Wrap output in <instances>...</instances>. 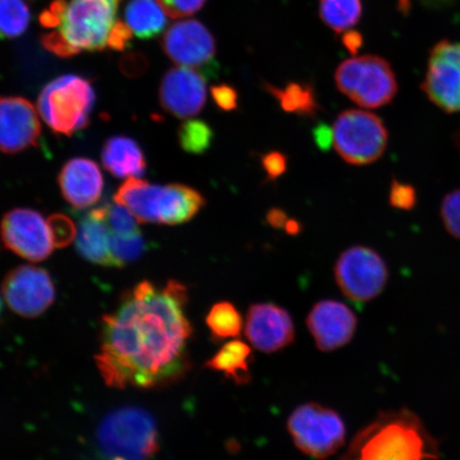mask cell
Wrapping results in <instances>:
<instances>
[{
  "mask_svg": "<svg viewBox=\"0 0 460 460\" xmlns=\"http://www.w3.org/2000/svg\"><path fill=\"white\" fill-rule=\"evenodd\" d=\"M187 288L143 280L111 314L103 316L96 365L112 388H154L177 381L188 367L191 324Z\"/></svg>",
  "mask_w": 460,
  "mask_h": 460,
  "instance_id": "cell-1",
  "label": "cell"
},
{
  "mask_svg": "<svg viewBox=\"0 0 460 460\" xmlns=\"http://www.w3.org/2000/svg\"><path fill=\"white\" fill-rule=\"evenodd\" d=\"M122 0H54L40 15L46 50L60 58L109 49Z\"/></svg>",
  "mask_w": 460,
  "mask_h": 460,
  "instance_id": "cell-2",
  "label": "cell"
},
{
  "mask_svg": "<svg viewBox=\"0 0 460 460\" xmlns=\"http://www.w3.org/2000/svg\"><path fill=\"white\" fill-rule=\"evenodd\" d=\"M438 441L417 413H379L354 437L343 460H439Z\"/></svg>",
  "mask_w": 460,
  "mask_h": 460,
  "instance_id": "cell-3",
  "label": "cell"
},
{
  "mask_svg": "<svg viewBox=\"0 0 460 460\" xmlns=\"http://www.w3.org/2000/svg\"><path fill=\"white\" fill-rule=\"evenodd\" d=\"M114 201L123 205L140 223L180 226L199 214L206 200L198 190L171 183L156 185L129 178L118 189Z\"/></svg>",
  "mask_w": 460,
  "mask_h": 460,
  "instance_id": "cell-4",
  "label": "cell"
},
{
  "mask_svg": "<svg viewBox=\"0 0 460 460\" xmlns=\"http://www.w3.org/2000/svg\"><path fill=\"white\" fill-rule=\"evenodd\" d=\"M96 442L106 459L148 460L159 450L157 424L141 408H119L102 420Z\"/></svg>",
  "mask_w": 460,
  "mask_h": 460,
  "instance_id": "cell-5",
  "label": "cell"
},
{
  "mask_svg": "<svg viewBox=\"0 0 460 460\" xmlns=\"http://www.w3.org/2000/svg\"><path fill=\"white\" fill-rule=\"evenodd\" d=\"M94 105L93 86L78 75L51 80L38 97L40 115L57 136L72 137L88 128Z\"/></svg>",
  "mask_w": 460,
  "mask_h": 460,
  "instance_id": "cell-6",
  "label": "cell"
},
{
  "mask_svg": "<svg viewBox=\"0 0 460 460\" xmlns=\"http://www.w3.org/2000/svg\"><path fill=\"white\" fill-rule=\"evenodd\" d=\"M335 82L342 94L367 109L386 106L398 93V82L390 63L374 55L343 61L335 73Z\"/></svg>",
  "mask_w": 460,
  "mask_h": 460,
  "instance_id": "cell-7",
  "label": "cell"
},
{
  "mask_svg": "<svg viewBox=\"0 0 460 460\" xmlns=\"http://www.w3.org/2000/svg\"><path fill=\"white\" fill-rule=\"evenodd\" d=\"M332 134L339 156L353 165L376 163L388 146L386 126L372 112L347 111L339 114Z\"/></svg>",
  "mask_w": 460,
  "mask_h": 460,
  "instance_id": "cell-8",
  "label": "cell"
},
{
  "mask_svg": "<svg viewBox=\"0 0 460 460\" xmlns=\"http://www.w3.org/2000/svg\"><path fill=\"white\" fill-rule=\"evenodd\" d=\"M288 429L298 450L316 459L341 450L347 434L341 417L316 402L297 407L288 420Z\"/></svg>",
  "mask_w": 460,
  "mask_h": 460,
  "instance_id": "cell-9",
  "label": "cell"
},
{
  "mask_svg": "<svg viewBox=\"0 0 460 460\" xmlns=\"http://www.w3.org/2000/svg\"><path fill=\"white\" fill-rule=\"evenodd\" d=\"M335 279L349 300L365 304L381 295L388 283L389 271L386 262L376 251L353 246L338 258Z\"/></svg>",
  "mask_w": 460,
  "mask_h": 460,
  "instance_id": "cell-10",
  "label": "cell"
},
{
  "mask_svg": "<svg viewBox=\"0 0 460 460\" xmlns=\"http://www.w3.org/2000/svg\"><path fill=\"white\" fill-rule=\"evenodd\" d=\"M0 238L8 250L29 261L40 262L54 251L48 221L39 211L14 208L0 222Z\"/></svg>",
  "mask_w": 460,
  "mask_h": 460,
  "instance_id": "cell-11",
  "label": "cell"
},
{
  "mask_svg": "<svg viewBox=\"0 0 460 460\" xmlns=\"http://www.w3.org/2000/svg\"><path fill=\"white\" fill-rule=\"evenodd\" d=\"M421 89L447 113L460 112V43L442 40L430 49Z\"/></svg>",
  "mask_w": 460,
  "mask_h": 460,
  "instance_id": "cell-12",
  "label": "cell"
},
{
  "mask_svg": "<svg viewBox=\"0 0 460 460\" xmlns=\"http://www.w3.org/2000/svg\"><path fill=\"white\" fill-rule=\"evenodd\" d=\"M163 49L180 66L205 74L215 66L217 42L209 29L197 20L175 22L165 31Z\"/></svg>",
  "mask_w": 460,
  "mask_h": 460,
  "instance_id": "cell-13",
  "label": "cell"
},
{
  "mask_svg": "<svg viewBox=\"0 0 460 460\" xmlns=\"http://www.w3.org/2000/svg\"><path fill=\"white\" fill-rule=\"evenodd\" d=\"M3 295L15 314L36 318L54 303L56 289L49 271L26 264L13 269L5 276Z\"/></svg>",
  "mask_w": 460,
  "mask_h": 460,
  "instance_id": "cell-14",
  "label": "cell"
},
{
  "mask_svg": "<svg viewBox=\"0 0 460 460\" xmlns=\"http://www.w3.org/2000/svg\"><path fill=\"white\" fill-rule=\"evenodd\" d=\"M41 137V123L31 102L20 96H0V153L15 155L37 147Z\"/></svg>",
  "mask_w": 460,
  "mask_h": 460,
  "instance_id": "cell-15",
  "label": "cell"
},
{
  "mask_svg": "<svg viewBox=\"0 0 460 460\" xmlns=\"http://www.w3.org/2000/svg\"><path fill=\"white\" fill-rule=\"evenodd\" d=\"M159 102L165 112L178 119L199 114L207 102L205 74L185 66L171 68L161 80Z\"/></svg>",
  "mask_w": 460,
  "mask_h": 460,
  "instance_id": "cell-16",
  "label": "cell"
},
{
  "mask_svg": "<svg viewBox=\"0 0 460 460\" xmlns=\"http://www.w3.org/2000/svg\"><path fill=\"white\" fill-rule=\"evenodd\" d=\"M245 335L252 347L275 353L295 341V325L286 309L271 303L252 305L246 315Z\"/></svg>",
  "mask_w": 460,
  "mask_h": 460,
  "instance_id": "cell-17",
  "label": "cell"
},
{
  "mask_svg": "<svg viewBox=\"0 0 460 460\" xmlns=\"http://www.w3.org/2000/svg\"><path fill=\"white\" fill-rule=\"evenodd\" d=\"M307 326L316 347L323 352H332L352 341L358 318L347 305L325 300L314 305L308 314Z\"/></svg>",
  "mask_w": 460,
  "mask_h": 460,
  "instance_id": "cell-18",
  "label": "cell"
},
{
  "mask_svg": "<svg viewBox=\"0 0 460 460\" xmlns=\"http://www.w3.org/2000/svg\"><path fill=\"white\" fill-rule=\"evenodd\" d=\"M62 197L74 209L84 210L99 203L105 181L99 164L89 158L66 161L58 176Z\"/></svg>",
  "mask_w": 460,
  "mask_h": 460,
  "instance_id": "cell-19",
  "label": "cell"
},
{
  "mask_svg": "<svg viewBox=\"0 0 460 460\" xmlns=\"http://www.w3.org/2000/svg\"><path fill=\"white\" fill-rule=\"evenodd\" d=\"M102 163L103 168L119 180L143 176L147 165L139 143L125 136L111 137L103 143Z\"/></svg>",
  "mask_w": 460,
  "mask_h": 460,
  "instance_id": "cell-20",
  "label": "cell"
},
{
  "mask_svg": "<svg viewBox=\"0 0 460 460\" xmlns=\"http://www.w3.org/2000/svg\"><path fill=\"white\" fill-rule=\"evenodd\" d=\"M111 233L102 218L93 209L80 217L76 251L80 257L92 264L114 267L111 252Z\"/></svg>",
  "mask_w": 460,
  "mask_h": 460,
  "instance_id": "cell-21",
  "label": "cell"
},
{
  "mask_svg": "<svg viewBox=\"0 0 460 460\" xmlns=\"http://www.w3.org/2000/svg\"><path fill=\"white\" fill-rule=\"evenodd\" d=\"M158 0H129L124 19L137 38L151 40L164 31L168 17Z\"/></svg>",
  "mask_w": 460,
  "mask_h": 460,
  "instance_id": "cell-22",
  "label": "cell"
},
{
  "mask_svg": "<svg viewBox=\"0 0 460 460\" xmlns=\"http://www.w3.org/2000/svg\"><path fill=\"white\" fill-rule=\"evenodd\" d=\"M252 349L246 343L240 341H229L207 361L206 367L222 373L238 385L247 384L251 379L250 366Z\"/></svg>",
  "mask_w": 460,
  "mask_h": 460,
  "instance_id": "cell-23",
  "label": "cell"
},
{
  "mask_svg": "<svg viewBox=\"0 0 460 460\" xmlns=\"http://www.w3.org/2000/svg\"><path fill=\"white\" fill-rule=\"evenodd\" d=\"M266 90L275 97L285 112L314 118L319 111V103L313 85L290 83L284 89H279L278 86L266 84Z\"/></svg>",
  "mask_w": 460,
  "mask_h": 460,
  "instance_id": "cell-24",
  "label": "cell"
},
{
  "mask_svg": "<svg viewBox=\"0 0 460 460\" xmlns=\"http://www.w3.org/2000/svg\"><path fill=\"white\" fill-rule=\"evenodd\" d=\"M322 22L336 33H342L358 24L362 15L361 0H320Z\"/></svg>",
  "mask_w": 460,
  "mask_h": 460,
  "instance_id": "cell-25",
  "label": "cell"
},
{
  "mask_svg": "<svg viewBox=\"0 0 460 460\" xmlns=\"http://www.w3.org/2000/svg\"><path fill=\"white\" fill-rule=\"evenodd\" d=\"M214 341L238 337L243 331V318L232 303L220 302L211 307L206 319Z\"/></svg>",
  "mask_w": 460,
  "mask_h": 460,
  "instance_id": "cell-26",
  "label": "cell"
},
{
  "mask_svg": "<svg viewBox=\"0 0 460 460\" xmlns=\"http://www.w3.org/2000/svg\"><path fill=\"white\" fill-rule=\"evenodd\" d=\"M31 16L29 0H0V40L21 37L31 25Z\"/></svg>",
  "mask_w": 460,
  "mask_h": 460,
  "instance_id": "cell-27",
  "label": "cell"
},
{
  "mask_svg": "<svg viewBox=\"0 0 460 460\" xmlns=\"http://www.w3.org/2000/svg\"><path fill=\"white\" fill-rule=\"evenodd\" d=\"M93 210L106 223L112 234L118 237H131L140 234V222L125 206L117 201L115 203L109 201Z\"/></svg>",
  "mask_w": 460,
  "mask_h": 460,
  "instance_id": "cell-28",
  "label": "cell"
},
{
  "mask_svg": "<svg viewBox=\"0 0 460 460\" xmlns=\"http://www.w3.org/2000/svg\"><path fill=\"white\" fill-rule=\"evenodd\" d=\"M214 141V130L201 119H188L178 129V142L188 154H205Z\"/></svg>",
  "mask_w": 460,
  "mask_h": 460,
  "instance_id": "cell-29",
  "label": "cell"
},
{
  "mask_svg": "<svg viewBox=\"0 0 460 460\" xmlns=\"http://www.w3.org/2000/svg\"><path fill=\"white\" fill-rule=\"evenodd\" d=\"M151 244L140 234L131 237H118L111 234V252L115 268H123L146 256Z\"/></svg>",
  "mask_w": 460,
  "mask_h": 460,
  "instance_id": "cell-30",
  "label": "cell"
},
{
  "mask_svg": "<svg viewBox=\"0 0 460 460\" xmlns=\"http://www.w3.org/2000/svg\"><path fill=\"white\" fill-rule=\"evenodd\" d=\"M51 241L58 249H65L76 239L77 227L66 215H51L48 220Z\"/></svg>",
  "mask_w": 460,
  "mask_h": 460,
  "instance_id": "cell-31",
  "label": "cell"
},
{
  "mask_svg": "<svg viewBox=\"0 0 460 460\" xmlns=\"http://www.w3.org/2000/svg\"><path fill=\"white\" fill-rule=\"evenodd\" d=\"M440 214L447 233L460 239V189L447 195L442 201Z\"/></svg>",
  "mask_w": 460,
  "mask_h": 460,
  "instance_id": "cell-32",
  "label": "cell"
},
{
  "mask_svg": "<svg viewBox=\"0 0 460 460\" xmlns=\"http://www.w3.org/2000/svg\"><path fill=\"white\" fill-rule=\"evenodd\" d=\"M207 0H158L166 15L172 19H182L197 13Z\"/></svg>",
  "mask_w": 460,
  "mask_h": 460,
  "instance_id": "cell-33",
  "label": "cell"
},
{
  "mask_svg": "<svg viewBox=\"0 0 460 460\" xmlns=\"http://www.w3.org/2000/svg\"><path fill=\"white\" fill-rule=\"evenodd\" d=\"M389 201L394 208L411 210L416 205V190L406 183L394 181L390 189Z\"/></svg>",
  "mask_w": 460,
  "mask_h": 460,
  "instance_id": "cell-34",
  "label": "cell"
},
{
  "mask_svg": "<svg viewBox=\"0 0 460 460\" xmlns=\"http://www.w3.org/2000/svg\"><path fill=\"white\" fill-rule=\"evenodd\" d=\"M212 99L223 111H233L238 107V92L234 86L222 84L211 88Z\"/></svg>",
  "mask_w": 460,
  "mask_h": 460,
  "instance_id": "cell-35",
  "label": "cell"
},
{
  "mask_svg": "<svg viewBox=\"0 0 460 460\" xmlns=\"http://www.w3.org/2000/svg\"><path fill=\"white\" fill-rule=\"evenodd\" d=\"M261 164L269 181L278 180L287 171L288 160L283 153L270 152L261 157Z\"/></svg>",
  "mask_w": 460,
  "mask_h": 460,
  "instance_id": "cell-36",
  "label": "cell"
},
{
  "mask_svg": "<svg viewBox=\"0 0 460 460\" xmlns=\"http://www.w3.org/2000/svg\"><path fill=\"white\" fill-rule=\"evenodd\" d=\"M314 137L316 146H318L321 151H329L332 146H333L332 128H329L326 124L316 126L314 130Z\"/></svg>",
  "mask_w": 460,
  "mask_h": 460,
  "instance_id": "cell-37",
  "label": "cell"
},
{
  "mask_svg": "<svg viewBox=\"0 0 460 460\" xmlns=\"http://www.w3.org/2000/svg\"><path fill=\"white\" fill-rule=\"evenodd\" d=\"M146 61L139 59L136 55L128 56L122 61V71L126 76L137 77L146 70Z\"/></svg>",
  "mask_w": 460,
  "mask_h": 460,
  "instance_id": "cell-38",
  "label": "cell"
},
{
  "mask_svg": "<svg viewBox=\"0 0 460 460\" xmlns=\"http://www.w3.org/2000/svg\"><path fill=\"white\" fill-rule=\"evenodd\" d=\"M342 43L350 53L355 55L360 49L362 43H364V39H362L359 32L349 31L342 37Z\"/></svg>",
  "mask_w": 460,
  "mask_h": 460,
  "instance_id": "cell-39",
  "label": "cell"
},
{
  "mask_svg": "<svg viewBox=\"0 0 460 460\" xmlns=\"http://www.w3.org/2000/svg\"><path fill=\"white\" fill-rule=\"evenodd\" d=\"M266 218L269 226L275 229L284 228L288 221L286 212L279 208L269 210Z\"/></svg>",
  "mask_w": 460,
  "mask_h": 460,
  "instance_id": "cell-40",
  "label": "cell"
},
{
  "mask_svg": "<svg viewBox=\"0 0 460 460\" xmlns=\"http://www.w3.org/2000/svg\"><path fill=\"white\" fill-rule=\"evenodd\" d=\"M424 7H428L430 9H442L446 7H450L454 3H456L457 0H419Z\"/></svg>",
  "mask_w": 460,
  "mask_h": 460,
  "instance_id": "cell-41",
  "label": "cell"
},
{
  "mask_svg": "<svg viewBox=\"0 0 460 460\" xmlns=\"http://www.w3.org/2000/svg\"><path fill=\"white\" fill-rule=\"evenodd\" d=\"M285 230L288 234L297 235L302 232V224L296 220H288L285 226Z\"/></svg>",
  "mask_w": 460,
  "mask_h": 460,
  "instance_id": "cell-42",
  "label": "cell"
},
{
  "mask_svg": "<svg viewBox=\"0 0 460 460\" xmlns=\"http://www.w3.org/2000/svg\"><path fill=\"white\" fill-rule=\"evenodd\" d=\"M456 146L459 147L460 149V131L457 132V135L456 136Z\"/></svg>",
  "mask_w": 460,
  "mask_h": 460,
  "instance_id": "cell-43",
  "label": "cell"
},
{
  "mask_svg": "<svg viewBox=\"0 0 460 460\" xmlns=\"http://www.w3.org/2000/svg\"><path fill=\"white\" fill-rule=\"evenodd\" d=\"M2 308H3L2 298H0V313H2Z\"/></svg>",
  "mask_w": 460,
  "mask_h": 460,
  "instance_id": "cell-44",
  "label": "cell"
}]
</instances>
